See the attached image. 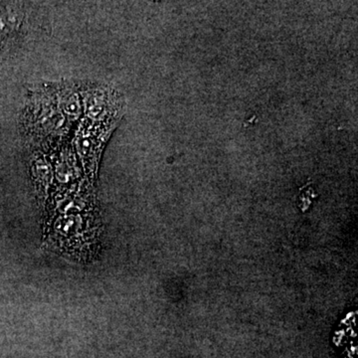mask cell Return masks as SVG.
<instances>
[{
  "instance_id": "6da1fadb",
  "label": "cell",
  "mask_w": 358,
  "mask_h": 358,
  "mask_svg": "<svg viewBox=\"0 0 358 358\" xmlns=\"http://www.w3.org/2000/svg\"><path fill=\"white\" fill-rule=\"evenodd\" d=\"M26 136L36 150L50 154L66 143L71 124L48 86L32 91L23 114Z\"/></svg>"
},
{
  "instance_id": "7a4b0ae2",
  "label": "cell",
  "mask_w": 358,
  "mask_h": 358,
  "mask_svg": "<svg viewBox=\"0 0 358 358\" xmlns=\"http://www.w3.org/2000/svg\"><path fill=\"white\" fill-rule=\"evenodd\" d=\"M85 119L95 124H119L124 112V101L119 92L102 84H80Z\"/></svg>"
},
{
  "instance_id": "3957f363",
  "label": "cell",
  "mask_w": 358,
  "mask_h": 358,
  "mask_svg": "<svg viewBox=\"0 0 358 358\" xmlns=\"http://www.w3.org/2000/svg\"><path fill=\"white\" fill-rule=\"evenodd\" d=\"M115 127L117 124H95L85 117L80 122L73 141V148L80 157L87 176H96L103 148Z\"/></svg>"
},
{
  "instance_id": "277c9868",
  "label": "cell",
  "mask_w": 358,
  "mask_h": 358,
  "mask_svg": "<svg viewBox=\"0 0 358 358\" xmlns=\"http://www.w3.org/2000/svg\"><path fill=\"white\" fill-rule=\"evenodd\" d=\"M48 88L54 100L57 103L59 109L62 110L70 124L77 122L83 114L79 85L59 83L48 85Z\"/></svg>"
}]
</instances>
